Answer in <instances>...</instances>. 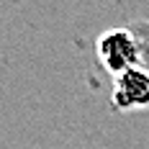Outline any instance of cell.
<instances>
[{
	"instance_id": "cell-1",
	"label": "cell",
	"mask_w": 149,
	"mask_h": 149,
	"mask_svg": "<svg viewBox=\"0 0 149 149\" xmlns=\"http://www.w3.org/2000/svg\"><path fill=\"white\" fill-rule=\"evenodd\" d=\"M95 54H98V62L103 64V70H108L113 77L139 67V44L131 29L103 31L95 41Z\"/></svg>"
},
{
	"instance_id": "cell-2",
	"label": "cell",
	"mask_w": 149,
	"mask_h": 149,
	"mask_svg": "<svg viewBox=\"0 0 149 149\" xmlns=\"http://www.w3.org/2000/svg\"><path fill=\"white\" fill-rule=\"evenodd\" d=\"M111 103L118 111H141V108H149V70L134 67L129 72L113 77Z\"/></svg>"
}]
</instances>
